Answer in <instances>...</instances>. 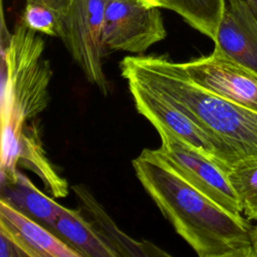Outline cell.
<instances>
[{"label":"cell","mask_w":257,"mask_h":257,"mask_svg":"<svg viewBox=\"0 0 257 257\" xmlns=\"http://www.w3.org/2000/svg\"><path fill=\"white\" fill-rule=\"evenodd\" d=\"M136 176L164 217L200 257H252L253 226L191 186L156 150L132 162Z\"/></svg>","instance_id":"1"},{"label":"cell","mask_w":257,"mask_h":257,"mask_svg":"<svg viewBox=\"0 0 257 257\" xmlns=\"http://www.w3.org/2000/svg\"><path fill=\"white\" fill-rule=\"evenodd\" d=\"M119 67L124 79L166 97L240 160L257 159V110L197 85L166 55L126 56Z\"/></svg>","instance_id":"2"},{"label":"cell","mask_w":257,"mask_h":257,"mask_svg":"<svg viewBox=\"0 0 257 257\" xmlns=\"http://www.w3.org/2000/svg\"><path fill=\"white\" fill-rule=\"evenodd\" d=\"M44 47L38 32L21 20L10 33L1 6V55L5 68L1 107L12 109L26 120L42 112L49 102L52 70L43 57Z\"/></svg>","instance_id":"3"},{"label":"cell","mask_w":257,"mask_h":257,"mask_svg":"<svg viewBox=\"0 0 257 257\" xmlns=\"http://www.w3.org/2000/svg\"><path fill=\"white\" fill-rule=\"evenodd\" d=\"M107 0H73L63 17L58 37L73 60L82 70L86 80L95 85L103 95L109 92L102 58L103 20Z\"/></svg>","instance_id":"4"},{"label":"cell","mask_w":257,"mask_h":257,"mask_svg":"<svg viewBox=\"0 0 257 257\" xmlns=\"http://www.w3.org/2000/svg\"><path fill=\"white\" fill-rule=\"evenodd\" d=\"M135 106L155 127L164 128L228 172L240 161L224 143L210 135L166 97L135 79H125Z\"/></svg>","instance_id":"5"},{"label":"cell","mask_w":257,"mask_h":257,"mask_svg":"<svg viewBox=\"0 0 257 257\" xmlns=\"http://www.w3.org/2000/svg\"><path fill=\"white\" fill-rule=\"evenodd\" d=\"M157 131L162 145L156 152L195 189L230 214L242 216L241 202L227 172L171 132Z\"/></svg>","instance_id":"6"},{"label":"cell","mask_w":257,"mask_h":257,"mask_svg":"<svg viewBox=\"0 0 257 257\" xmlns=\"http://www.w3.org/2000/svg\"><path fill=\"white\" fill-rule=\"evenodd\" d=\"M160 8L143 0H107L102 35L105 51L142 54L165 39Z\"/></svg>","instance_id":"7"},{"label":"cell","mask_w":257,"mask_h":257,"mask_svg":"<svg viewBox=\"0 0 257 257\" xmlns=\"http://www.w3.org/2000/svg\"><path fill=\"white\" fill-rule=\"evenodd\" d=\"M178 65L197 85L257 110V75L225 55L213 50Z\"/></svg>","instance_id":"8"},{"label":"cell","mask_w":257,"mask_h":257,"mask_svg":"<svg viewBox=\"0 0 257 257\" xmlns=\"http://www.w3.org/2000/svg\"><path fill=\"white\" fill-rule=\"evenodd\" d=\"M214 50L257 75V16L241 0H228Z\"/></svg>","instance_id":"9"},{"label":"cell","mask_w":257,"mask_h":257,"mask_svg":"<svg viewBox=\"0 0 257 257\" xmlns=\"http://www.w3.org/2000/svg\"><path fill=\"white\" fill-rule=\"evenodd\" d=\"M0 231L9 235L25 257H80L47 227L0 199Z\"/></svg>","instance_id":"10"},{"label":"cell","mask_w":257,"mask_h":257,"mask_svg":"<svg viewBox=\"0 0 257 257\" xmlns=\"http://www.w3.org/2000/svg\"><path fill=\"white\" fill-rule=\"evenodd\" d=\"M72 190L81 213L118 256L149 257L169 255L149 241H137L123 233L85 186L77 184L72 186Z\"/></svg>","instance_id":"11"},{"label":"cell","mask_w":257,"mask_h":257,"mask_svg":"<svg viewBox=\"0 0 257 257\" xmlns=\"http://www.w3.org/2000/svg\"><path fill=\"white\" fill-rule=\"evenodd\" d=\"M48 229L80 257H118L79 209L63 207Z\"/></svg>","instance_id":"12"},{"label":"cell","mask_w":257,"mask_h":257,"mask_svg":"<svg viewBox=\"0 0 257 257\" xmlns=\"http://www.w3.org/2000/svg\"><path fill=\"white\" fill-rule=\"evenodd\" d=\"M18 164L32 171L42 182L44 189L52 198H64L68 195V183L50 163L40 137L36 122L28 120L21 131L18 146Z\"/></svg>","instance_id":"13"},{"label":"cell","mask_w":257,"mask_h":257,"mask_svg":"<svg viewBox=\"0 0 257 257\" xmlns=\"http://www.w3.org/2000/svg\"><path fill=\"white\" fill-rule=\"evenodd\" d=\"M1 199L23 214L49 228L63 206L52 197L42 193L22 173L18 171L12 182L1 183Z\"/></svg>","instance_id":"14"},{"label":"cell","mask_w":257,"mask_h":257,"mask_svg":"<svg viewBox=\"0 0 257 257\" xmlns=\"http://www.w3.org/2000/svg\"><path fill=\"white\" fill-rule=\"evenodd\" d=\"M161 8L179 14L190 26L215 39L226 0H158Z\"/></svg>","instance_id":"15"},{"label":"cell","mask_w":257,"mask_h":257,"mask_svg":"<svg viewBox=\"0 0 257 257\" xmlns=\"http://www.w3.org/2000/svg\"><path fill=\"white\" fill-rule=\"evenodd\" d=\"M73 0H26L21 21L32 30L58 37L60 23Z\"/></svg>","instance_id":"16"},{"label":"cell","mask_w":257,"mask_h":257,"mask_svg":"<svg viewBox=\"0 0 257 257\" xmlns=\"http://www.w3.org/2000/svg\"><path fill=\"white\" fill-rule=\"evenodd\" d=\"M227 174L246 219L257 221V159L240 160Z\"/></svg>","instance_id":"17"},{"label":"cell","mask_w":257,"mask_h":257,"mask_svg":"<svg viewBox=\"0 0 257 257\" xmlns=\"http://www.w3.org/2000/svg\"><path fill=\"white\" fill-rule=\"evenodd\" d=\"M0 257H25L20 247L4 232L0 231Z\"/></svg>","instance_id":"18"},{"label":"cell","mask_w":257,"mask_h":257,"mask_svg":"<svg viewBox=\"0 0 257 257\" xmlns=\"http://www.w3.org/2000/svg\"><path fill=\"white\" fill-rule=\"evenodd\" d=\"M252 242V257H257V225L253 226L251 233Z\"/></svg>","instance_id":"19"},{"label":"cell","mask_w":257,"mask_h":257,"mask_svg":"<svg viewBox=\"0 0 257 257\" xmlns=\"http://www.w3.org/2000/svg\"><path fill=\"white\" fill-rule=\"evenodd\" d=\"M244 3H246L249 8L254 12V14L257 16V0H241Z\"/></svg>","instance_id":"20"},{"label":"cell","mask_w":257,"mask_h":257,"mask_svg":"<svg viewBox=\"0 0 257 257\" xmlns=\"http://www.w3.org/2000/svg\"><path fill=\"white\" fill-rule=\"evenodd\" d=\"M143 1H145V2H147V3H149V4H151V5L159 6V1H158V0H143ZM159 7H160V6H159Z\"/></svg>","instance_id":"21"}]
</instances>
